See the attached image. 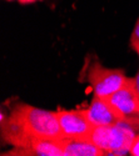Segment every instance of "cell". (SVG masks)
<instances>
[{
    "label": "cell",
    "mask_w": 139,
    "mask_h": 156,
    "mask_svg": "<svg viewBox=\"0 0 139 156\" xmlns=\"http://www.w3.org/2000/svg\"><path fill=\"white\" fill-rule=\"evenodd\" d=\"M2 140L13 147H20L31 137L61 140L64 134L55 111L35 108L25 102H15L9 114H0Z\"/></svg>",
    "instance_id": "1"
},
{
    "label": "cell",
    "mask_w": 139,
    "mask_h": 156,
    "mask_svg": "<svg viewBox=\"0 0 139 156\" xmlns=\"http://www.w3.org/2000/svg\"><path fill=\"white\" fill-rule=\"evenodd\" d=\"M138 133L130 124L120 121L110 126H94L90 141L102 149L105 155H127Z\"/></svg>",
    "instance_id": "2"
},
{
    "label": "cell",
    "mask_w": 139,
    "mask_h": 156,
    "mask_svg": "<svg viewBox=\"0 0 139 156\" xmlns=\"http://www.w3.org/2000/svg\"><path fill=\"white\" fill-rule=\"evenodd\" d=\"M85 80L93 89L94 96L108 99L129 81L122 69H110L100 61L90 62L85 70Z\"/></svg>",
    "instance_id": "3"
},
{
    "label": "cell",
    "mask_w": 139,
    "mask_h": 156,
    "mask_svg": "<svg viewBox=\"0 0 139 156\" xmlns=\"http://www.w3.org/2000/svg\"><path fill=\"white\" fill-rule=\"evenodd\" d=\"M108 100L122 115L123 120L139 131V101L134 86V77H129V81L109 96Z\"/></svg>",
    "instance_id": "4"
},
{
    "label": "cell",
    "mask_w": 139,
    "mask_h": 156,
    "mask_svg": "<svg viewBox=\"0 0 139 156\" xmlns=\"http://www.w3.org/2000/svg\"><path fill=\"white\" fill-rule=\"evenodd\" d=\"M64 134V139L90 140L94 126L88 120L83 110H58L55 111Z\"/></svg>",
    "instance_id": "5"
},
{
    "label": "cell",
    "mask_w": 139,
    "mask_h": 156,
    "mask_svg": "<svg viewBox=\"0 0 139 156\" xmlns=\"http://www.w3.org/2000/svg\"><path fill=\"white\" fill-rule=\"evenodd\" d=\"M83 111L93 126H110L124 121L118 110L105 98L94 96L89 106Z\"/></svg>",
    "instance_id": "6"
},
{
    "label": "cell",
    "mask_w": 139,
    "mask_h": 156,
    "mask_svg": "<svg viewBox=\"0 0 139 156\" xmlns=\"http://www.w3.org/2000/svg\"><path fill=\"white\" fill-rule=\"evenodd\" d=\"M3 155L14 156H64L60 140H48V139H29L23 146L13 147Z\"/></svg>",
    "instance_id": "7"
},
{
    "label": "cell",
    "mask_w": 139,
    "mask_h": 156,
    "mask_svg": "<svg viewBox=\"0 0 139 156\" xmlns=\"http://www.w3.org/2000/svg\"><path fill=\"white\" fill-rule=\"evenodd\" d=\"M61 147L64 156H104L105 152L90 140L61 139Z\"/></svg>",
    "instance_id": "8"
},
{
    "label": "cell",
    "mask_w": 139,
    "mask_h": 156,
    "mask_svg": "<svg viewBox=\"0 0 139 156\" xmlns=\"http://www.w3.org/2000/svg\"><path fill=\"white\" fill-rule=\"evenodd\" d=\"M130 48L135 51V54L139 56V19L135 23V27L130 35Z\"/></svg>",
    "instance_id": "9"
},
{
    "label": "cell",
    "mask_w": 139,
    "mask_h": 156,
    "mask_svg": "<svg viewBox=\"0 0 139 156\" xmlns=\"http://www.w3.org/2000/svg\"><path fill=\"white\" fill-rule=\"evenodd\" d=\"M129 155L132 156H139V133L135 135L133 142H132V146L129 150Z\"/></svg>",
    "instance_id": "10"
},
{
    "label": "cell",
    "mask_w": 139,
    "mask_h": 156,
    "mask_svg": "<svg viewBox=\"0 0 139 156\" xmlns=\"http://www.w3.org/2000/svg\"><path fill=\"white\" fill-rule=\"evenodd\" d=\"M134 86H135V91H137V96H138V101H139V70H138L137 75L134 76Z\"/></svg>",
    "instance_id": "11"
},
{
    "label": "cell",
    "mask_w": 139,
    "mask_h": 156,
    "mask_svg": "<svg viewBox=\"0 0 139 156\" xmlns=\"http://www.w3.org/2000/svg\"><path fill=\"white\" fill-rule=\"evenodd\" d=\"M20 4H33V3H36V2H42V0H18Z\"/></svg>",
    "instance_id": "12"
},
{
    "label": "cell",
    "mask_w": 139,
    "mask_h": 156,
    "mask_svg": "<svg viewBox=\"0 0 139 156\" xmlns=\"http://www.w3.org/2000/svg\"><path fill=\"white\" fill-rule=\"evenodd\" d=\"M8 2H11V0H8Z\"/></svg>",
    "instance_id": "13"
}]
</instances>
